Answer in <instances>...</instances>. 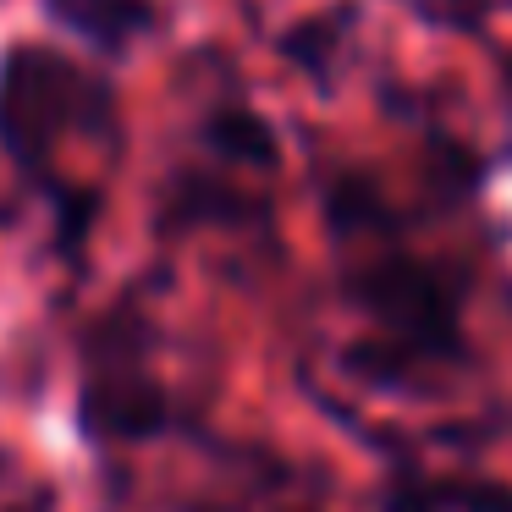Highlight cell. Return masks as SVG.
Wrapping results in <instances>:
<instances>
[{"label":"cell","instance_id":"1","mask_svg":"<svg viewBox=\"0 0 512 512\" xmlns=\"http://www.w3.org/2000/svg\"><path fill=\"white\" fill-rule=\"evenodd\" d=\"M83 89L89 83L78 78V67H67L56 50L17 45L0 61V138H6V149L23 166H45L56 138L78 116Z\"/></svg>","mask_w":512,"mask_h":512},{"label":"cell","instance_id":"4","mask_svg":"<svg viewBox=\"0 0 512 512\" xmlns=\"http://www.w3.org/2000/svg\"><path fill=\"white\" fill-rule=\"evenodd\" d=\"M204 138H210L226 160H237V166H276V155H281L270 122L254 111H221L204 127Z\"/></svg>","mask_w":512,"mask_h":512},{"label":"cell","instance_id":"6","mask_svg":"<svg viewBox=\"0 0 512 512\" xmlns=\"http://www.w3.org/2000/svg\"><path fill=\"white\" fill-rule=\"evenodd\" d=\"M397 512H413V507H397Z\"/></svg>","mask_w":512,"mask_h":512},{"label":"cell","instance_id":"3","mask_svg":"<svg viewBox=\"0 0 512 512\" xmlns=\"http://www.w3.org/2000/svg\"><path fill=\"white\" fill-rule=\"evenodd\" d=\"M83 419L100 435H127L144 441L166 424V397L160 386L133 364V353H111L105 364H94L89 386H83Z\"/></svg>","mask_w":512,"mask_h":512},{"label":"cell","instance_id":"2","mask_svg":"<svg viewBox=\"0 0 512 512\" xmlns=\"http://www.w3.org/2000/svg\"><path fill=\"white\" fill-rule=\"evenodd\" d=\"M353 292L386 331H397L419 353H452L457 347V314L435 270L413 265V259H380L353 281Z\"/></svg>","mask_w":512,"mask_h":512},{"label":"cell","instance_id":"5","mask_svg":"<svg viewBox=\"0 0 512 512\" xmlns=\"http://www.w3.org/2000/svg\"><path fill=\"white\" fill-rule=\"evenodd\" d=\"M457 501H463V512H512V490L507 485H468Z\"/></svg>","mask_w":512,"mask_h":512}]
</instances>
